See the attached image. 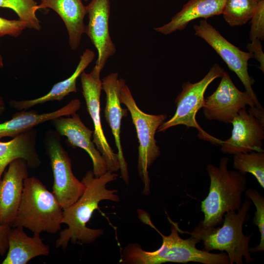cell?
<instances>
[{
	"label": "cell",
	"mask_w": 264,
	"mask_h": 264,
	"mask_svg": "<svg viewBox=\"0 0 264 264\" xmlns=\"http://www.w3.org/2000/svg\"><path fill=\"white\" fill-rule=\"evenodd\" d=\"M115 172L107 171L99 177L92 171H88L81 181L85 189L78 199L70 206L63 209V223L68 227L60 232L56 241V247L65 249L69 242L73 243L88 244L94 242L103 234L100 229L87 227L92 214L98 208L100 201L109 200L119 201L117 191L107 188L110 182L117 179Z\"/></svg>",
	"instance_id": "6da1fadb"
},
{
	"label": "cell",
	"mask_w": 264,
	"mask_h": 264,
	"mask_svg": "<svg viewBox=\"0 0 264 264\" xmlns=\"http://www.w3.org/2000/svg\"><path fill=\"white\" fill-rule=\"evenodd\" d=\"M171 233L163 235L150 222L149 225L156 230L162 238L161 246L153 251L144 250L137 243H130L122 250L120 262L128 264H161L165 263H187L197 262L203 264H230L227 255L224 252L214 254L196 247L200 241L192 235L186 239L181 238L178 223L172 221Z\"/></svg>",
	"instance_id": "7a4b0ae2"
},
{
	"label": "cell",
	"mask_w": 264,
	"mask_h": 264,
	"mask_svg": "<svg viewBox=\"0 0 264 264\" xmlns=\"http://www.w3.org/2000/svg\"><path fill=\"white\" fill-rule=\"evenodd\" d=\"M229 158L223 157L218 166L206 165L210 183L208 195L201 202L204 218L199 222L205 228L220 224L226 213L237 211L242 205V195L247 189V177L237 170H229Z\"/></svg>",
	"instance_id": "3957f363"
},
{
	"label": "cell",
	"mask_w": 264,
	"mask_h": 264,
	"mask_svg": "<svg viewBox=\"0 0 264 264\" xmlns=\"http://www.w3.org/2000/svg\"><path fill=\"white\" fill-rule=\"evenodd\" d=\"M252 203L246 199L238 211L226 213L221 227L205 228L198 223L189 233L202 242L204 247L202 250L225 251L230 264H242L243 258L246 263L252 262L249 242L253 234L245 235L243 231L244 223L250 218L248 211Z\"/></svg>",
	"instance_id": "277c9868"
},
{
	"label": "cell",
	"mask_w": 264,
	"mask_h": 264,
	"mask_svg": "<svg viewBox=\"0 0 264 264\" xmlns=\"http://www.w3.org/2000/svg\"><path fill=\"white\" fill-rule=\"evenodd\" d=\"M63 209L52 192L39 179L24 180L20 205L12 226L30 230L34 234H55L63 223Z\"/></svg>",
	"instance_id": "5b68a950"
},
{
	"label": "cell",
	"mask_w": 264,
	"mask_h": 264,
	"mask_svg": "<svg viewBox=\"0 0 264 264\" xmlns=\"http://www.w3.org/2000/svg\"><path fill=\"white\" fill-rule=\"evenodd\" d=\"M119 80L121 103L126 106L136 129L139 142L138 171L144 184L143 194L148 195L150 193L148 169L160 155L155 134L167 115L150 114L142 111L137 106L125 80L121 78Z\"/></svg>",
	"instance_id": "8992f818"
},
{
	"label": "cell",
	"mask_w": 264,
	"mask_h": 264,
	"mask_svg": "<svg viewBox=\"0 0 264 264\" xmlns=\"http://www.w3.org/2000/svg\"><path fill=\"white\" fill-rule=\"evenodd\" d=\"M224 70L215 63L208 73L200 81L195 83L185 82L182 85V90L175 100L176 111L173 116L165 121L159 127L158 132L178 125L192 127L198 131L200 139L206 140L213 144L220 145L223 140L219 139L204 131L196 120V114L202 109L204 103V93L208 86L216 79L221 77Z\"/></svg>",
	"instance_id": "52a82bcc"
},
{
	"label": "cell",
	"mask_w": 264,
	"mask_h": 264,
	"mask_svg": "<svg viewBox=\"0 0 264 264\" xmlns=\"http://www.w3.org/2000/svg\"><path fill=\"white\" fill-rule=\"evenodd\" d=\"M44 141L53 176L52 193L64 209L78 199L85 185L74 175L71 159L62 145L60 135L56 131H49Z\"/></svg>",
	"instance_id": "ba28073f"
},
{
	"label": "cell",
	"mask_w": 264,
	"mask_h": 264,
	"mask_svg": "<svg viewBox=\"0 0 264 264\" xmlns=\"http://www.w3.org/2000/svg\"><path fill=\"white\" fill-rule=\"evenodd\" d=\"M195 35L208 44L226 63L229 68L239 77L247 91L254 99L256 108L264 110L254 92L252 85L255 82L248 72V60L253 58L250 52H245L225 39L206 20H201L194 25Z\"/></svg>",
	"instance_id": "9c48e42d"
},
{
	"label": "cell",
	"mask_w": 264,
	"mask_h": 264,
	"mask_svg": "<svg viewBox=\"0 0 264 264\" xmlns=\"http://www.w3.org/2000/svg\"><path fill=\"white\" fill-rule=\"evenodd\" d=\"M102 69L95 65L91 71H85L80 75L82 94L85 98L87 110L92 119L94 131L93 141L105 159L108 170L116 172L120 166L117 153H115L108 142L102 129L100 116V96L102 82L100 79Z\"/></svg>",
	"instance_id": "30bf717a"
},
{
	"label": "cell",
	"mask_w": 264,
	"mask_h": 264,
	"mask_svg": "<svg viewBox=\"0 0 264 264\" xmlns=\"http://www.w3.org/2000/svg\"><path fill=\"white\" fill-rule=\"evenodd\" d=\"M221 77L216 90L204 99L202 109L208 120L229 124L240 110L247 105L256 108V104L247 91L237 88L227 72L224 71Z\"/></svg>",
	"instance_id": "8fae6325"
},
{
	"label": "cell",
	"mask_w": 264,
	"mask_h": 264,
	"mask_svg": "<svg viewBox=\"0 0 264 264\" xmlns=\"http://www.w3.org/2000/svg\"><path fill=\"white\" fill-rule=\"evenodd\" d=\"M231 135L222 141L221 151L224 154H234L252 151L264 152V120L246 109H241L233 119Z\"/></svg>",
	"instance_id": "7c38bea8"
},
{
	"label": "cell",
	"mask_w": 264,
	"mask_h": 264,
	"mask_svg": "<svg viewBox=\"0 0 264 264\" xmlns=\"http://www.w3.org/2000/svg\"><path fill=\"white\" fill-rule=\"evenodd\" d=\"M110 6V0H91L87 6L88 23L85 33L97 50L95 65L102 70L116 51L109 32Z\"/></svg>",
	"instance_id": "4fadbf2b"
},
{
	"label": "cell",
	"mask_w": 264,
	"mask_h": 264,
	"mask_svg": "<svg viewBox=\"0 0 264 264\" xmlns=\"http://www.w3.org/2000/svg\"><path fill=\"white\" fill-rule=\"evenodd\" d=\"M51 121L56 131L66 136L72 147L82 148L88 153L92 160L95 176L99 177L108 171L105 159L91 140L93 131L83 123L78 114L60 116Z\"/></svg>",
	"instance_id": "5bb4252c"
},
{
	"label": "cell",
	"mask_w": 264,
	"mask_h": 264,
	"mask_svg": "<svg viewBox=\"0 0 264 264\" xmlns=\"http://www.w3.org/2000/svg\"><path fill=\"white\" fill-rule=\"evenodd\" d=\"M26 161L16 159L0 180V223L12 226L16 217L23 189L24 180L28 176Z\"/></svg>",
	"instance_id": "9a60e30c"
},
{
	"label": "cell",
	"mask_w": 264,
	"mask_h": 264,
	"mask_svg": "<svg viewBox=\"0 0 264 264\" xmlns=\"http://www.w3.org/2000/svg\"><path fill=\"white\" fill-rule=\"evenodd\" d=\"M102 89L106 93L105 117L114 136L119 162L121 176L129 184L127 163L124 157L120 140L121 119L127 114V110L121 107L119 98L120 85L117 73H111L102 80Z\"/></svg>",
	"instance_id": "2e32d148"
},
{
	"label": "cell",
	"mask_w": 264,
	"mask_h": 264,
	"mask_svg": "<svg viewBox=\"0 0 264 264\" xmlns=\"http://www.w3.org/2000/svg\"><path fill=\"white\" fill-rule=\"evenodd\" d=\"M44 8L52 9L60 17L67 29L71 49H77L82 35L85 33L84 20L87 14V6L82 0H40L35 11Z\"/></svg>",
	"instance_id": "e0dca14e"
},
{
	"label": "cell",
	"mask_w": 264,
	"mask_h": 264,
	"mask_svg": "<svg viewBox=\"0 0 264 264\" xmlns=\"http://www.w3.org/2000/svg\"><path fill=\"white\" fill-rule=\"evenodd\" d=\"M80 106V101L76 99L71 100L63 107L50 112L39 114L33 110H22L15 113L11 119L0 123V139L4 137L13 138L43 123L60 116L73 114Z\"/></svg>",
	"instance_id": "ac0fdd59"
},
{
	"label": "cell",
	"mask_w": 264,
	"mask_h": 264,
	"mask_svg": "<svg viewBox=\"0 0 264 264\" xmlns=\"http://www.w3.org/2000/svg\"><path fill=\"white\" fill-rule=\"evenodd\" d=\"M8 248L2 264H26L40 256H47L49 246L45 244L39 234L28 236L23 227L10 228L7 236Z\"/></svg>",
	"instance_id": "d6986e66"
},
{
	"label": "cell",
	"mask_w": 264,
	"mask_h": 264,
	"mask_svg": "<svg viewBox=\"0 0 264 264\" xmlns=\"http://www.w3.org/2000/svg\"><path fill=\"white\" fill-rule=\"evenodd\" d=\"M37 131L31 129L7 142L0 141V180L6 167L13 160H25L28 167L34 169L41 164L36 151Z\"/></svg>",
	"instance_id": "ffe728a7"
},
{
	"label": "cell",
	"mask_w": 264,
	"mask_h": 264,
	"mask_svg": "<svg viewBox=\"0 0 264 264\" xmlns=\"http://www.w3.org/2000/svg\"><path fill=\"white\" fill-rule=\"evenodd\" d=\"M225 0H189L168 23L156 28L155 31L163 35L183 30L192 21L205 20L222 14Z\"/></svg>",
	"instance_id": "44dd1931"
},
{
	"label": "cell",
	"mask_w": 264,
	"mask_h": 264,
	"mask_svg": "<svg viewBox=\"0 0 264 264\" xmlns=\"http://www.w3.org/2000/svg\"><path fill=\"white\" fill-rule=\"evenodd\" d=\"M94 58V52L88 48L86 49L80 56L79 62L73 74L66 79L55 84L47 93L34 99L12 100L10 102V105L18 110H26L36 105L49 101H60L69 93L76 92L77 78Z\"/></svg>",
	"instance_id": "7402d4cb"
},
{
	"label": "cell",
	"mask_w": 264,
	"mask_h": 264,
	"mask_svg": "<svg viewBox=\"0 0 264 264\" xmlns=\"http://www.w3.org/2000/svg\"><path fill=\"white\" fill-rule=\"evenodd\" d=\"M262 0H225L221 14L230 26L243 25L250 20Z\"/></svg>",
	"instance_id": "603a6c76"
},
{
	"label": "cell",
	"mask_w": 264,
	"mask_h": 264,
	"mask_svg": "<svg viewBox=\"0 0 264 264\" xmlns=\"http://www.w3.org/2000/svg\"><path fill=\"white\" fill-rule=\"evenodd\" d=\"M233 167L242 174H251L264 188V152L252 151L235 154Z\"/></svg>",
	"instance_id": "cb8c5ba5"
},
{
	"label": "cell",
	"mask_w": 264,
	"mask_h": 264,
	"mask_svg": "<svg viewBox=\"0 0 264 264\" xmlns=\"http://www.w3.org/2000/svg\"><path fill=\"white\" fill-rule=\"evenodd\" d=\"M37 5L35 0H0V7L13 10L18 16L19 20L27 24L28 28L40 30L41 22L35 11Z\"/></svg>",
	"instance_id": "d4e9b609"
},
{
	"label": "cell",
	"mask_w": 264,
	"mask_h": 264,
	"mask_svg": "<svg viewBox=\"0 0 264 264\" xmlns=\"http://www.w3.org/2000/svg\"><path fill=\"white\" fill-rule=\"evenodd\" d=\"M245 197L251 200L256 207L253 218V223L257 226L261 234L260 243L256 246L250 247L251 254L264 251V197L256 189L249 188L244 192Z\"/></svg>",
	"instance_id": "484cf974"
},
{
	"label": "cell",
	"mask_w": 264,
	"mask_h": 264,
	"mask_svg": "<svg viewBox=\"0 0 264 264\" xmlns=\"http://www.w3.org/2000/svg\"><path fill=\"white\" fill-rule=\"evenodd\" d=\"M251 26L249 39L263 41L264 39V0H262L257 7L250 19Z\"/></svg>",
	"instance_id": "4316f807"
},
{
	"label": "cell",
	"mask_w": 264,
	"mask_h": 264,
	"mask_svg": "<svg viewBox=\"0 0 264 264\" xmlns=\"http://www.w3.org/2000/svg\"><path fill=\"white\" fill-rule=\"evenodd\" d=\"M26 28L27 24L19 20H10L0 17V38L6 35L18 37Z\"/></svg>",
	"instance_id": "83f0119b"
},
{
	"label": "cell",
	"mask_w": 264,
	"mask_h": 264,
	"mask_svg": "<svg viewBox=\"0 0 264 264\" xmlns=\"http://www.w3.org/2000/svg\"><path fill=\"white\" fill-rule=\"evenodd\" d=\"M261 40L254 39L250 43L246 45L247 49L260 63L259 68L264 73V53L263 51V46Z\"/></svg>",
	"instance_id": "f1b7e54d"
},
{
	"label": "cell",
	"mask_w": 264,
	"mask_h": 264,
	"mask_svg": "<svg viewBox=\"0 0 264 264\" xmlns=\"http://www.w3.org/2000/svg\"><path fill=\"white\" fill-rule=\"evenodd\" d=\"M11 226L0 223V254L4 255L8 250L7 236Z\"/></svg>",
	"instance_id": "f546056e"
},
{
	"label": "cell",
	"mask_w": 264,
	"mask_h": 264,
	"mask_svg": "<svg viewBox=\"0 0 264 264\" xmlns=\"http://www.w3.org/2000/svg\"><path fill=\"white\" fill-rule=\"evenodd\" d=\"M5 106L4 101H0V114L2 113L5 110Z\"/></svg>",
	"instance_id": "4dcf8cb0"
},
{
	"label": "cell",
	"mask_w": 264,
	"mask_h": 264,
	"mask_svg": "<svg viewBox=\"0 0 264 264\" xmlns=\"http://www.w3.org/2000/svg\"><path fill=\"white\" fill-rule=\"evenodd\" d=\"M3 66L2 57L0 53V68H2Z\"/></svg>",
	"instance_id": "1f68e13d"
},
{
	"label": "cell",
	"mask_w": 264,
	"mask_h": 264,
	"mask_svg": "<svg viewBox=\"0 0 264 264\" xmlns=\"http://www.w3.org/2000/svg\"><path fill=\"white\" fill-rule=\"evenodd\" d=\"M85 1H87L88 0H84Z\"/></svg>",
	"instance_id": "d6a6232c"
}]
</instances>
